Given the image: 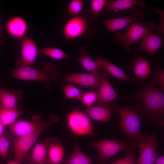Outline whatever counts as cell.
<instances>
[{"mask_svg":"<svg viewBox=\"0 0 164 164\" xmlns=\"http://www.w3.org/2000/svg\"><path fill=\"white\" fill-rule=\"evenodd\" d=\"M133 80L137 86L135 93L131 96H125L127 101L134 103L140 114L146 121L160 128L164 126V94L152 81L143 82L136 77Z\"/></svg>","mask_w":164,"mask_h":164,"instance_id":"6da1fadb","label":"cell"},{"mask_svg":"<svg viewBox=\"0 0 164 164\" xmlns=\"http://www.w3.org/2000/svg\"><path fill=\"white\" fill-rule=\"evenodd\" d=\"M11 75L19 80L41 82L47 88L52 83H57L62 79L61 72L59 67L49 62L44 63L39 69L30 66L16 67L12 70Z\"/></svg>","mask_w":164,"mask_h":164,"instance_id":"7a4b0ae2","label":"cell"},{"mask_svg":"<svg viewBox=\"0 0 164 164\" xmlns=\"http://www.w3.org/2000/svg\"><path fill=\"white\" fill-rule=\"evenodd\" d=\"M112 107L120 115L121 130L138 146L139 150L143 146L145 134L141 131V118L137 108L135 106L123 108L117 104Z\"/></svg>","mask_w":164,"mask_h":164,"instance_id":"3957f363","label":"cell"},{"mask_svg":"<svg viewBox=\"0 0 164 164\" xmlns=\"http://www.w3.org/2000/svg\"><path fill=\"white\" fill-rule=\"evenodd\" d=\"M60 117L52 114L44 125L37 130L29 134L13 138L12 141L15 160L21 164L29 149L35 143L41 133L46 128L59 122Z\"/></svg>","mask_w":164,"mask_h":164,"instance_id":"277c9868","label":"cell"},{"mask_svg":"<svg viewBox=\"0 0 164 164\" xmlns=\"http://www.w3.org/2000/svg\"><path fill=\"white\" fill-rule=\"evenodd\" d=\"M156 28L155 24L152 21L135 22L124 33L115 34L114 38L121 44L126 50H129L131 45L142 39L149 32L155 30Z\"/></svg>","mask_w":164,"mask_h":164,"instance_id":"5b68a950","label":"cell"},{"mask_svg":"<svg viewBox=\"0 0 164 164\" xmlns=\"http://www.w3.org/2000/svg\"><path fill=\"white\" fill-rule=\"evenodd\" d=\"M91 144L98 152L96 161L99 164H106L107 161L118 153L123 151H132V146L124 141L103 139Z\"/></svg>","mask_w":164,"mask_h":164,"instance_id":"8992f818","label":"cell"},{"mask_svg":"<svg viewBox=\"0 0 164 164\" xmlns=\"http://www.w3.org/2000/svg\"><path fill=\"white\" fill-rule=\"evenodd\" d=\"M67 123L69 128L75 136L88 135L96 138L91 120L84 112L79 109H75L68 114Z\"/></svg>","mask_w":164,"mask_h":164,"instance_id":"52a82bcc","label":"cell"},{"mask_svg":"<svg viewBox=\"0 0 164 164\" xmlns=\"http://www.w3.org/2000/svg\"><path fill=\"white\" fill-rule=\"evenodd\" d=\"M145 17V13L142 9L135 7L131 10V13L127 16L107 19L102 22L106 27L108 32H114L123 29L138 20Z\"/></svg>","mask_w":164,"mask_h":164,"instance_id":"ba28073f","label":"cell"},{"mask_svg":"<svg viewBox=\"0 0 164 164\" xmlns=\"http://www.w3.org/2000/svg\"><path fill=\"white\" fill-rule=\"evenodd\" d=\"M21 41V55L16 60V67L30 66L35 63L39 54L37 46L28 36H26Z\"/></svg>","mask_w":164,"mask_h":164,"instance_id":"9c48e42d","label":"cell"},{"mask_svg":"<svg viewBox=\"0 0 164 164\" xmlns=\"http://www.w3.org/2000/svg\"><path fill=\"white\" fill-rule=\"evenodd\" d=\"M157 140L155 134H145L143 146L139 150V156L135 163L136 164H154L157 158Z\"/></svg>","mask_w":164,"mask_h":164,"instance_id":"30bf717a","label":"cell"},{"mask_svg":"<svg viewBox=\"0 0 164 164\" xmlns=\"http://www.w3.org/2000/svg\"><path fill=\"white\" fill-rule=\"evenodd\" d=\"M46 122L42 120L41 116L39 114L34 116L32 121H16L8 127L12 135L19 137L37 130L42 127Z\"/></svg>","mask_w":164,"mask_h":164,"instance_id":"8fae6325","label":"cell"},{"mask_svg":"<svg viewBox=\"0 0 164 164\" xmlns=\"http://www.w3.org/2000/svg\"><path fill=\"white\" fill-rule=\"evenodd\" d=\"M86 19L81 16H76L66 22L63 29V34L67 40L76 39L83 35L87 28Z\"/></svg>","mask_w":164,"mask_h":164,"instance_id":"7c38bea8","label":"cell"},{"mask_svg":"<svg viewBox=\"0 0 164 164\" xmlns=\"http://www.w3.org/2000/svg\"><path fill=\"white\" fill-rule=\"evenodd\" d=\"M8 34L11 37L21 40L26 36L28 29L27 21L21 17L14 16L9 18L5 25Z\"/></svg>","mask_w":164,"mask_h":164,"instance_id":"4fadbf2b","label":"cell"},{"mask_svg":"<svg viewBox=\"0 0 164 164\" xmlns=\"http://www.w3.org/2000/svg\"><path fill=\"white\" fill-rule=\"evenodd\" d=\"M102 78L101 74L90 73L73 74L64 76V81L94 88L99 87Z\"/></svg>","mask_w":164,"mask_h":164,"instance_id":"5bb4252c","label":"cell"},{"mask_svg":"<svg viewBox=\"0 0 164 164\" xmlns=\"http://www.w3.org/2000/svg\"><path fill=\"white\" fill-rule=\"evenodd\" d=\"M101 73L102 79L99 87L96 103L99 105L108 103L114 99L123 96H119L110 83L107 73L105 72Z\"/></svg>","mask_w":164,"mask_h":164,"instance_id":"9a60e30c","label":"cell"},{"mask_svg":"<svg viewBox=\"0 0 164 164\" xmlns=\"http://www.w3.org/2000/svg\"><path fill=\"white\" fill-rule=\"evenodd\" d=\"M44 144L48 151V159L50 164H60L64 154V148L59 139L51 137L46 139Z\"/></svg>","mask_w":164,"mask_h":164,"instance_id":"2e32d148","label":"cell"},{"mask_svg":"<svg viewBox=\"0 0 164 164\" xmlns=\"http://www.w3.org/2000/svg\"><path fill=\"white\" fill-rule=\"evenodd\" d=\"M163 44L161 34L151 32L142 39L141 43L136 49L140 51H146L152 56L162 47Z\"/></svg>","mask_w":164,"mask_h":164,"instance_id":"e0dca14e","label":"cell"},{"mask_svg":"<svg viewBox=\"0 0 164 164\" xmlns=\"http://www.w3.org/2000/svg\"><path fill=\"white\" fill-rule=\"evenodd\" d=\"M97 70L105 71L115 77L130 82L131 80L125 72L107 59L98 56L95 61Z\"/></svg>","mask_w":164,"mask_h":164,"instance_id":"ac0fdd59","label":"cell"},{"mask_svg":"<svg viewBox=\"0 0 164 164\" xmlns=\"http://www.w3.org/2000/svg\"><path fill=\"white\" fill-rule=\"evenodd\" d=\"M23 93L15 89L10 92L7 89L0 88V108H18V102L22 99Z\"/></svg>","mask_w":164,"mask_h":164,"instance_id":"d6986e66","label":"cell"},{"mask_svg":"<svg viewBox=\"0 0 164 164\" xmlns=\"http://www.w3.org/2000/svg\"><path fill=\"white\" fill-rule=\"evenodd\" d=\"M112 109L110 106L99 105L89 107L84 112L92 120L106 122L110 120Z\"/></svg>","mask_w":164,"mask_h":164,"instance_id":"ffe728a7","label":"cell"},{"mask_svg":"<svg viewBox=\"0 0 164 164\" xmlns=\"http://www.w3.org/2000/svg\"><path fill=\"white\" fill-rule=\"evenodd\" d=\"M145 3L139 0H109L107 1L105 9L115 12L128 10L137 6L141 9L145 6Z\"/></svg>","mask_w":164,"mask_h":164,"instance_id":"44dd1931","label":"cell"},{"mask_svg":"<svg viewBox=\"0 0 164 164\" xmlns=\"http://www.w3.org/2000/svg\"><path fill=\"white\" fill-rule=\"evenodd\" d=\"M30 164H50L48 159L47 148L44 143H37L28 159Z\"/></svg>","mask_w":164,"mask_h":164,"instance_id":"7402d4cb","label":"cell"},{"mask_svg":"<svg viewBox=\"0 0 164 164\" xmlns=\"http://www.w3.org/2000/svg\"><path fill=\"white\" fill-rule=\"evenodd\" d=\"M133 72L136 77L139 79L147 78L151 72L149 61L142 56L138 57L134 63Z\"/></svg>","mask_w":164,"mask_h":164,"instance_id":"603a6c76","label":"cell"},{"mask_svg":"<svg viewBox=\"0 0 164 164\" xmlns=\"http://www.w3.org/2000/svg\"><path fill=\"white\" fill-rule=\"evenodd\" d=\"M63 164H94L89 157L80 150L76 143L70 156L65 160Z\"/></svg>","mask_w":164,"mask_h":164,"instance_id":"cb8c5ba5","label":"cell"},{"mask_svg":"<svg viewBox=\"0 0 164 164\" xmlns=\"http://www.w3.org/2000/svg\"><path fill=\"white\" fill-rule=\"evenodd\" d=\"M22 113L18 108H0V122L5 126H8L15 122Z\"/></svg>","mask_w":164,"mask_h":164,"instance_id":"d4e9b609","label":"cell"},{"mask_svg":"<svg viewBox=\"0 0 164 164\" xmlns=\"http://www.w3.org/2000/svg\"><path fill=\"white\" fill-rule=\"evenodd\" d=\"M80 56L77 58L83 67L88 72L95 74H98L95 61L90 57L88 50L84 49L80 51Z\"/></svg>","mask_w":164,"mask_h":164,"instance_id":"484cf974","label":"cell"},{"mask_svg":"<svg viewBox=\"0 0 164 164\" xmlns=\"http://www.w3.org/2000/svg\"><path fill=\"white\" fill-rule=\"evenodd\" d=\"M38 54H44L56 60L72 58L61 50L53 47L41 48L38 50Z\"/></svg>","mask_w":164,"mask_h":164,"instance_id":"4316f807","label":"cell"},{"mask_svg":"<svg viewBox=\"0 0 164 164\" xmlns=\"http://www.w3.org/2000/svg\"><path fill=\"white\" fill-rule=\"evenodd\" d=\"M63 90L66 97L68 99H80L83 90L71 85H64Z\"/></svg>","mask_w":164,"mask_h":164,"instance_id":"83f0119b","label":"cell"},{"mask_svg":"<svg viewBox=\"0 0 164 164\" xmlns=\"http://www.w3.org/2000/svg\"><path fill=\"white\" fill-rule=\"evenodd\" d=\"M152 82L157 84L160 89L163 91L164 90V71L161 65L157 64L156 70L153 73Z\"/></svg>","mask_w":164,"mask_h":164,"instance_id":"f1b7e54d","label":"cell"},{"mask_svg":"<svg viewBox=\"0 0 164 164\" xmlns=\"http://www.w3.org/2000/svg\"><path fill=\"white\" fill-rule=\"evenodd\" d=\"M83 6V4L82 0H72L67 7V12L69 14L72 15H77L81 11Z\"/></svg>","mask_w":164,"mask_h":164,"instance_id":"f546056e","label":"cell"},{"mask_svg":"<svg viewBox=\"0 0 164 164\" xmlns=\"http://www.w3.org/2000/svg\"><path fill=\"white\" fill-rule=\"evenodd\" d=\"M9 147V138L4 134L0 136V155L3 158L8 156Z\"/></svg>","mask_w":164,"mask_h":164,"instance_id":"4dcf8cb0","label":"cell"},{"mask_svg":"<svg viewBox=\"0 0 164 164\" xmlns=\"http://www.w3.org/2000/svg\"><path fill=\"white\" fill-rule=\"evenodd\" d=\"M107 0H93L90 3L92 14L94 16H97L105 8Z\"/></svg>","mask_w":164,"mask_h":164,"instance_id":"1f68e13d","label":"cell"},{"mask_svg":"<svg viewBox=\"0 0 164 164\" xmlns=\"http://www.w3.org/2000/svg\"><path fill=\"white\" fill-rule=\"evenodd\" d=\"M97 97V94L91 91L83 93L80 99L83 104L89 107L96 102Z\"/></svg>","mask_w":164,"mask_h":164,"instance_id":"d6a6232c","label":"cell"},{"mask_svg":"<svg viewBox=\"0 0 164 164\" xmlns=\"http://www.w3.org/2000/svg\"><path fill=\"white\" fill-rule=\"evenodd\" d=\"M136 155L132 151H127L125 157L119 159L112 164H135Z\"/></svg>","mask_w":164,"mask_h":164,"instance_id":"836d02e7","label":"cell"},{"mask_svg":"<svg viewBox=\"0 0 164 164\" xmlns=\"http://www.w3.org/2000/svg\"><path fill=\"white\" fill-rule=\"evenodd\" d=\"M152 11L156 12L159 15L160 19V24L159 26L157 27L155 30L161 34L164 33V11L162 9L159 8H151Z\"/></svg>","mask_w":164,"mask_h":164,"instance_id":"e575fe53","label":"cell"},{"mask_svg":"<svg viewBox=\"0 0 164 164\" xmlns=\"http://www.w3.org/2000/svg\"><path fill=\"white\" fill-rule=\"evenodd\" d=\"M164 156L162 155L159 157H157L154 164H164Z\"/></svg>","mask_w":164,"mask_h":164,"instance_id":"d590c367","label":"cell"},{"mask_svg":"<svg viewBox=\"0 0 164 164\" xmlns=\"http://www.w3.org/2000/svg\"><path fill=\"white\" fill-rule=\"evenodd\" d=\"M5 126L0 122V136L4 134Z\"/></svg>","mask_w":164,"mask_h":164,"instance_id":"8d00e7d4","label":"cell"},{"mask_svg":"<svg viewBox=\"0 0 164 164\" xmlns=\"http://www.w3.org/2000/svg\"><path fill=\"white\" fill-rule=\"evenodd\" d=\"M6 164H21V163L17 161L14 160L7 162Z\"/></svg>","mask_w":164,"mask_h":164,"instance_id":"74e56055","label":"cell"},{"mask_svg":"<svg viewBox=\"0 0 164 164\" xmlns=\"http://www.w3.org/2000/svg\"><path fill=\"white\" fill-rule=\"evenodd\" d=\"M0 7H1V6H0ZM3 39H4L3 37V36L2 29L1 27L0 20V40H3Z\"/></svg>","mask_w":164,"mask_h":164,"instance_id":"f35d334b","label":"cell"},{"mask_svg":"<svg viewBox=\"0 0 164 164\" xmlns=\"http://www.w3.org/2000/svg\"></svg>","mask_w":164,"mask_h":164,"instance_id":"ab89813d","label":"cell"}]
</instances>
